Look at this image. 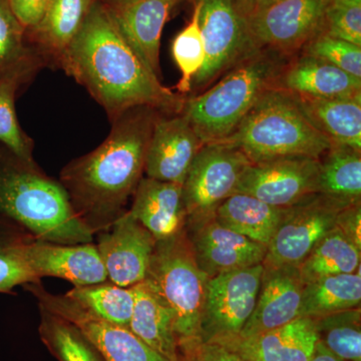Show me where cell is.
<instances>
[{"mask_svg": "<svg viewBox=\"0 0 361 361\" xmlns=\"http://www.w3.org/2000/svg\"><path fill=\"white\" fill-rule=\"evenodd\" d=\"M66 295L102 320L129 329L135 305L133 287L118 286L108 280L75 286Z\"/></svg>", "mask_w": 361, "mask_h": 361, "instance_id": "31", "label": "cell"}, {"mask_svg": "<svg viewBox=\"0 0 361 361\" xmlns=\"http://www.w3.org/2000/svg\"><path fill=\"white\" fill-rule=\"evenodd\" d=\"M226 142L251 163L287 158L319 160L332 142L308 120L293 94L272 89L247 114Z\"/></svg>", "mask_w": 361, "mask_h": 361, "instance_id": "4", "label": "cell"}, {"mask_svg": "<svg viewBox=\"0 0 361 361\" xmlns=\"http://www.w3.org/2000/svg\"><path fill=\"white\" fill-rule=\"evenodd\" d=\"M311 361H341L329 353L326 348H323L322 344L318 342L317 348H316L314 356Z\"/></svg>", "mask_w": 361, "mask_h": 361, "instance_id": "43", "label": "cell"}, {"mask_svg": "<svg viewBox=\"0 0 361 361\" xmlns=\"http://www.w3.org/2000/svg\"><path fill=\"white\" fill-rule=\"evenodd\" d=\"M319 160L277 159L251 163L234 194H246L270 205L289 207L319 193Z\"/></svg>", "mask_w": 361, "mask_h": 361, "instance_id": "13", "label": "cell"}, {"mask_svg": "<svg viewBox=\"0 0 361 361\" xmlns=\"http://www.w3.org/2000/svg\"><path fill=\"white\" fill-rule=\"evenodd\" d=\"M318 338L312 318L293 322L245 339H237L228 348L245 361H311Z\"/></svg>", "mask_w": 361, "mask_h": 361, "instance_id": "22", "label": "cell"}, {"mask_svg": "<svg viewBox=\"0 0 361 361\" xmlns=\"http://www.w3.org/2000/svg\"><path fill=\"white\" fill-rule=\"evenodd\" d=\"M346 206L317 193L286 207L262 264L298 267L316 244L336 227L337 216Z\"/></svg>", "mask_w": 361, "mask_h": 361, "instance_id": "11", "label": "cell"}, {"mask_svg": "<svg viewBox=\"0 0 361 361\" xmlns=\"http://www.w3.org/2000/svg\"><path fill=\"white\" fill-rule=\"evenodd\" d=\"M291 58L260 49L252 52L210 87L186 97L182 113L204 144L225 141L268 90Z\"/></svg>", "mask_w": 361, "mask_h": 361, "instance_id": "3", "label": "cell"}, {"mask_svg": "<svg viewBox=\"0 0 361 361\" xmlns=\"http://www.w3.org/2000/svg\"><path fill=\"white\" fill-rule=\"evenodd\" d=\"M319 166V194L345 205L361 203L360 149L332 144Z\"/></svg>", "mask_w": 361, "mask_h": 361, "instance_id": "27", "label": "cell"}, {"mask_svg": "<svg viewBox=\"0 0 361 361\" xmlns=\"http://www.w3.org/2000/svg\"><path fill=\"white\" fill-rule=\"evenodd\" d=\"M274 89L318 99L355 97H361V78L322 59L299 52L280 71Z\"/></svg>", "mask_w": 361, "mask_h": 361, "instance_id": "20", "label": "cell"}, {"mask_svg": "<svg viewBox=\"0 0 361 361\" xmlns=\"http://www.w3.org/2000/svg\"><path fill=\"white\" fill-rule=\"evenodd\" d=\"M313 319V318H312ZM318 342L341 361H361V308L314 318Z\"/></svg>", "mask_w": 361, "mask_h": 361, "instance_id": "33", "label": "cell"}, {"mask_svg": "<svg viewBox=\"0 0 361 361\" xmlns=\"http://www.w3.org/2000/svg\"><path fill=\"white\" fill-rule=\"evenodd\" d=\"M39 281L21 256L16 241L0 244V292H11L18 285Z\"/></svg>", "mask_w": 361, "mask_h": 361, "instance_id": "38", "label": "cell"}, {"mask_svg": "<svg viewBox=\"0 0 361 361\" xmlns=\"http://www.w3.org/2000/svg\"><path fill=\"white\" fill-rule=\"evenodd\" d=\"M11 11L25 30L37 25L51 0H7Z\"/></svg>", "mask_w": 361, "mask_h": 361, "instance_id": "39", "label": "cell"}, {"mask_svg": "<svg viewBox=\"0 0 361 361\" xmlns=\"http://www.w3.org/2000/svg\"><path fill=\"white\" fill-rule=\"evenodd\" d=\"M263 264L209 278L201 320L202 343L228 345L238 339L254 308Z\"/></svg>", "mask_w": 361, "mask_h": 361, "instance_id": "7", "label": "cell"}, {"mask_svg": "<svg viewBox=\"0 0 361 361\" xmlns=\"http://www.w3.org/2000/svg\"><path fill=\"white\" fill-rule=\"evenodd\" d=\"M40 310V338L59 361H106L97 346L73 323Z\"/></svg>", "mask_w": 361, "mask_h": 361, "instance_id": "32", "label": "cell"}, {"mask_svg": "<svg viewBox=\"0 0 361 361\" xmlns=\"http://www.w3.org/2000/svg\"><path fill=\"white\" fill-rule=\"evenodd\" d=\"M208 279L195 260L186 229L156 242L146 280L174 314L182 357L202 343L201 320Z\"/></svg>", "mask_w": 361, "mask_h": 361, "instance_id": "6", "label": "cell"}, {"mask_svg": "<svg viewBox=\"0 0 361 361\" xmlns=\"http://www.w3.org/2000/svg\"><path fill=\"white\" fill-rule=\"evenodd\" d=\"M250 164L241 149L229 142L204 145L183 184L187 223L213 217L218 207L235 193Z\"/></svg>", "mask_w": 361, "mask_h": 361, "instance_id": "9", "label": "cell"}, {"mask_svg": "<svg viewBox=\"0 0 361 361\" xmlns=\"http://www.w3.org/2000/svg\"><path fill=\"white\" fill-rule=\"evenodd\" d=\"M300 52L322 59L353 77L361 78L360 45L322 32L311 39Z\"/></svg>", "mask_w": 361, "mask_h": 361, "instance_id": "36", "label": "cell"}, {"mask_svg": "<svg viewBox=\"0 0 361 361\" xmlns=\"http://www.w3.org/2000/svg\"><path fill=\"white\" fill-rule=\"evenodd\" d=\"M129 212L157 241L180 234L188 219L183 185L142 177Z\"/></svg>", "mask_w": 361, "mask_h": 361, "instance_id": "21", "label": "cell"}, {"mask_svg": "<svg viewBox=\"0 0 361 361\" xmlns=\"http://www.w3.org/2000/svg\"><path fill=\"white\" fill-rule=\"evenodd\" d=\"M25 39V28L14 16L8 1L0 0V75L39 56L26 45Z\"/></svg>", "mask_w": 361, "mask_h": 361, "instance_id": "35", "label": "cell"}, {"mask_svg": "<svg viewBox=\"0 0 361 361\" xmlns=\"http://www.w3.org/2000/svg\"><path fill=\"white\" fill-rule=\"evenodd\" d=\"M285 208L237 193L218 207L214 218L228 229L267 247L283 218Z\"/></svg>", "mask_w": 361, "mask_h": 361, "instance_id": "26", "label": "cell"}, {"mask_svg": "<svg viewBox=\"0 0 361 361\" xmlns=\"http://www.w3.org/2000/svg\"><path fill=\"white\" fill-rule=\"evenodd\" d=\"M323 32L361 47V0H329Z\"/></svg>", "mask_w": 361, "mask_h": 361, "instance_id": "37", "label": "cell"}, {"mask_svg": "<svg viewBox=\"0 0 361 361\" xmlns=\"http://www.w3.org/2000/svg\"><path fill=\"white\" fill-rule=\"evenodd\" d=\"M133 288L135 305L130 331L168 360L182 361L171 308L147 280Z\"/></svg>", "mask_w": 361, "mask_h": 361, "instance_id": "23", "label": "cell"}, {"mask_svg": "<svg viewBox=\"0 0 361 361\" xmlns=\"http://www.w3.org/2000/svg\"><path fill=\"white\" fill-rule=\"evenodd\" d=\"M361 249L334 227L298 266L304 283L360 270Z\"/></svg>", "mask_w": 361, "mask_h": 361, "instance_id": "30", "label": "cell"}, {"mask_svg": "<svg viewBox=\"0 0 361 361\" xmlns=\"http://www.w3.org/2000/svg\"><path fill=\"white\" fill-rule=\"evenodd\" d=\"M118 30L161 80V35L171 11L182 0H102Z\"/></svg>", "mask_w": 361, "mask_h": 361, "instance_id": "19", "label": "cell"}, {"mask_svg": "<svg viewBox=\"0 0 361 361\" xmlns=\"http://www.w3.org/2000/svg\"><path fill=\"white\" fill-rule=\"evenodd\" d=\"M160 111L132 109L114 121L106 141L71 161L61 175V186L78 217L96 234L106 231L123 213L145 174L147 151Z\"/></svg>", "mask_w": 361, "mask_h": 361, "instance_id": "2", "label": "cell"}, {"mask_svg": "<svg viewBox=\"0 0 361 361\" xmlns=\"http://www.w3.org/2000/svg\"><path fill=\"white\" fill-rule=\"evenodd\" d=\"M94 1L51 0L39 23L25 30L26 39L35 45L33 51L42 61H51L59 66Z\"/></svg>", "mask_w": 361, "mask_h": 361, "instance_id": "24", "label": "cell"}, {"mask_svg": "<svg viewBox=\"0 0 361 361\" xmlns=\"http://www.w3.org/2000/svg\"><path fill=\"white\" fill-rule=\"evenodd\" d=\"M279 0H235L237 7L244 18L253 16Z\"/></svg>", "mask_w": 361, "mask_h": 361, "instance_id": "42", "label": "cell"}, {"mask_svg": "<svg viewBox=\"0 0 361 361\" xmlns=\"http://www.w3.org/2000/svg\"><path fill=\"white\" fill-rule=\"evenodd\" d=\"M360 270L351 274L332 275L304 285L300 316L314 319L360 307Z\"/></svg>", "mask_w": 361, "mask_h": 361, "instance_id": "29", "label": "cell"}, {"mask_svg": "<svg viewBox=\"0 0 361 361\" xmlns=\"http://www.w3.org/2000/svg\"><path fill=\"white\" fill-rule=\"evenodd\" d=\"M0 213L42 241L77 245L94 240L63 187L25 165L0 172Z\"/></svg>", "mask_w": 361, "mask_h": 361, "instance_id": "5", "label": "cell"}, {"mask_svg": "<svg viewBox=\"0 0 361 361\" xmlns=\"http://www.w3.org/2000/svg\"><path fill=\"white\" fill-rule=\"evenodd\" d=\"M59 66L84 85L113 122L139 106L166 115L184 109L187 97L161 85L123 37L102 0L92 4Z\"/></svg>", "mask_w": 361, "mask_h": 361, "instance_id": "1", "label": "cell"}, {"mask_svg": "<svg viewBox=\"0 0 361 361\" xmlns=\"http://www.w3.org/2000/svg\"><path fill=\"white\" fill-rule=\"evenodd\" d=\"M42 63H44L42 59L37 56L0 75V142L13 152L21 165L30 168L35 167L32 142L20 129L16 118L14 99L20 85Z\"/></svg>", "mask_w": 361, "mask_h": 361, "instance_id": "28", "label": "cell"}, {"mask_svg": "<svg viewBox=\"0 0 361 361\" xmlns=\"http://www.w3.org/2000/svg\"><path fill=\"white\" fill-rule=\"evenodd\" d=\"M201 6V0H194L191 21L175 37L172 44L173 58L182 73L176 89L182 96L191 92L192 82L205 63V44L199 25Z\"/></svg>", "mask_w": 361, "mask_h": 361, "instance_id": "34", "label": "cell"}, {"mask_svg": "<svg viewBox=\"0 0 361 361\" xmlns=\"http://www.w3.org/2000/svg\"><path fill=\"white\" fill-rule=\"evenodd\" d=\"M157 240L132 214L123 213L106 231L97 248L111 283L133 287L146 280Z\"/></svg>", "mask_w": 361, "mask_h": 361, "instance_id": "14", "label": "cell"}, {"mask_svg": "<svg viewBox=\"0 0 361 361\" xmlns=\"http://www.w3.org/2000/svg\"><path fill=\"white\" fill-rule=\"evenodd\" d=\"M293 96L308 120L332 144L361 151V97L318 99Z\"/></svg>", "mask_w": 361, "mask_h": 361, "instance_id": "25", "label": "cell"}, {"mask_svg": "<svg viewBox=\"0 0 361 361\" xmlns=\"http://www.w3.org/2000/svg\"><path fill=\"white\" fill-rule=\"evenodd\" d=\"M204 145L184 114H159L147 151L146 177L184 184L188 172Z\"/></svg>", "mask_w": 361, "mask_h": 361, "instance_id": "16", "label": "cell"}, {"mask_svg": "<svg viewBox=\"0 0 361 361\" xmlns=\"http://www.w3.org/2000/svg\"><path fill=\"white\" fill-rule=\"evenodd\" d=\"M336 227L361 249V203L342 209L337 216Z\"/></svg>", "mask_w": 361, "mask_h": 361, "instance_id": "41", "label": "cell"}, {"mask_svg": "<svg viewBox=\"0 0 361 361\" xmlns=\"http://www.w3.org/2000/svg\"><path fill=\"white\" fill-rule=\"evenodd\" d=\"M186 234L199 268L212 278L262 264L267 247L219 224L215 218L189 222Z\"/></svg>", "mask_w": 361, "mask_h": 361, "instance_id": "15", "label": "cell"}, {"mask_svg": "<svg viewBox=\"0 0 361 361\" xmlns=\"http://www.w3.org/2000/svg\"><path fill=\"white\" fill-rule=\"evenodd\" d=\"M263 267L255 308L238 339L264 334L301 317L305 283L298 267L270 265Z\"/></svg>", "mask_w": 361, "mask_h": 361, "instance_id": "18", "label": "cell"}, {"mask_svg": "<svg viewBox=\"0 0 361 361\" xmlns=\"http://www.w3.org/2000/svg\"><path fill=\"white\" fill-rule=\"evenodd\" d=\"M39 308L68 320L82 330L106 361H170L147 345L129 329L102 320L70 297L45 290L40 281L25 284Z\"/></svg>", "mask_w": 361, "mask_h": 361, "instance_id": "12", "label": "cell"}, {"mask_svg": "<svg viewBox=\"0 0 361 361\" xmlns=\"http://www.w3.org/2000/svg\"><path fill=\"white\" fill-rule=\"evenodd\" d=\"M329 0H279L246 18L256 49L296 56L324 32Z\"/></svg>", "mask_w": 361, "mask_h": 361, "instance_id": "10", "label": "cell"}, {"mask_svg": "<svg viewBox=\"0 0 361 361\" xmlns=\"http://www.w3.org/2000/svg\"><path fill=\"white\" fill-rule=\"evenodd\" d=\"M21 256L37 279L59 277L75 286L106 281V269L96 245H65L37 239L16 240Z\"/></svg>", "mask_w": 361, "mask_h": 361, "instance_id": "17", "label": "cell"}, {"mask_svg": "<svg viewBox=\"0 0 361 361\" xmlns=\"http://www.w3.org/2000/svg\"><path fill=\"white\" fill-rule=\"evenodd\" d=\"M182 361H245L239 353L218 343H200L183 355Z\"/></svg>", "mask_w": 361, "mask_h": 361, "instance_id": "40", "label": "cell"}, {"mask_svg": "<svg viewBox=\"0 0 361 361\" xmlns=\"http://www.w3.org/2000/svg\"><path fill=\"white\" fill-rule=\"evenodd\" d=\"M200 25L205 63L192 82L193 96L210 87L252 52L257 51L246 18L235 0H201Z\"/></svg>", "mask_w": 361, "mask_h": 361, "instance_id": "8", "label": "cell"}]
</instances>
